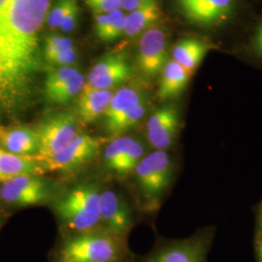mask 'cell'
<instances>
[{"label":"cell","instance_id":"cell-1","mask_svg":"<svg viewBox=\"0 0 262 262\" xmlns=\"http://www.w3.org/2000/svg\"><path fill=\"white\" fill-rule=\"evenodd\" d=\"M52 0H14L0 20V110H19L40 67V33Z\"/></svg>","mask_w":262,"mask_h":262},{"label":"cell","instance_id":"cell-2","mask_svg":"<svg viewBox=\"0 0 262 262\" xmlns=\"http://www.w3.org/2000/svg\"><path fill=\"white\" fill-rule=\"evenodd\" d=\"M122 236L105 229L72 234L56 249L54 262H123Z\"/></svg>","mask_w":262,"mask_h":262},{"label":"cell","instance_id":"cell-3","mask_svg":"<svg viewBox=\"0 0 262 262\" xmlns=\"http://www.w3.org/2000/svg\"><path fill=\"white\" fill-rule=\"evenodd\" d=\"M99 196L98 188L93 185L74 187L56 201V213L74 234L96 230L100 224Z\"/></svg>","mask_w":262,"mask_h":262},{"label":"cell","instance_id":"cell-4","mask_svg":"<svg viewBox=\"0 0 262 262\" xmlns=\"http://www.w3.org/2000/svg\"><path fill=\"white\" fill-rule=\"evenodd\" d=\"M173 162L165 150H155L134 169L141 195L150 208L159 205L173 177Z\"/></svg>","mask_w":262,"mask_h":262},{"label":"cell","instance_id":"cell-5","mask_svg":"<svg viewBox=\"0 0 262 262\" xmlns=\"http://www.w3.org/2000/svg\"><path fill=\"white\" fill-rule=\"evenodd\" d=\"M37 157L40 161L54 158L78 135L76 118L69 113L56 114L42 122L37 129Z\"/></svg>","mask_w":262,"mask_h":262},{"label":"cell","instance_id":"cell-6","mask_svg":"<svg viewBox=\"0 0 262 262\" xmlns=\"http://www.w3.org/2000/svg\"><path fill=\"white\" fill-rule=\"evenodd\" d=\"M184 18L205 29L221 28L234 15L238 0H176Z\"/></svg>","mask_w":262,"mask_h":262},{"label":"cell","instance_id":"cell-7","mask_svg":"<svg viewBox=\"0 0 262 262\" xmlns=\"http://www.w3.org/2000/svg\"><path fill=\"white\" fill-rule=\"evenodd\" d=\"M51 195L50 186L38 175H21L1 184L0 198L17 206L44 203Z\"/></svg>","mask_w":262,"mask_h":262},{"label":"cell","instance_id":"cell-8","mask_svg":"<svg viewBox=\"0 0 262 262\" xmlns=\"http://www.w3.org/2000/svg\"><path fill=\"white\" fill-rule=\"evenodd\" d=\"M104 138L78 134L66 148L54 158L41 161L47 170L67 171L94 159L104 143ZM40 161V160H39Z\"/></svg>","mask_w":262,"mask_h":262},{"label":"cell","instance_id":"cell-9","mask_svg":"<svg viewBox=\"0 0 262 262\" xmlns=\"http://www.w3.org/2000/svg\"><path fill=\"white\" fill-rule=\"evenodd\" d=\"M167 36L160 28H150L140 38L138 66L148 77L158 75L166 63Z\"/></svg>","mask_w":262,"mask_h":262},{"label":"cell","instance_id":"cell-10","mask_svg":"<svg viewBox=\"0 0 262 262\" xmlns=\"http://www.w3.org/2000/svg\"><path fill=\"white\" fill-rule=\"evenodd\" d=\"M130 75V66L123 56H105L91 70L83 92L110 91L116 84L125 82Z\"/></svg>","mask_w":262,"mask_h":262},{"label":"cell","instance_id":"cell-11","mask_svg":"<svg viewBox=\"0 0 262 262\" xmlns=\"http://www.w3.org/2000/svg\"><path fill=\"white\" fill-rule=\"evenodd\" d=\"M180 116L176 108L165 106L151 114L146 126L147 139L156 150L169 149L178 134Z\"/></svg>","mask_w":262,"mask_h":262},{"label":"cell","instance_id":"cell-12","mask_svg":"<svg viewBox=\"0 0 262 262\" xmlns=\"http://www.w3.org/2000/svg\"><path fill=\"white\" fill-rule=\"evenodd\" d=\"M100 223L105 225V230L123 236L131 226L130 212L125 202L117 192L106 189L99 196Z\"/></svg>","mask_w":262,"mask_h":262},{"label":"cell","instance_id":"cell-13","mask_svg":"<svg viewBox=\"0 0 262 262\" xmlns=\"http://www.w3.org/2000/svg\"><path fill=\"white\" fill-rule=\"evenodd\" d=\"M207 240L194 237L171 244L156 253L149 262H204Z\"/></svg>","mask_w":262,"mask_h":262},{"label":"cell","instance_id":"cell-14","mask_svg":"<svg viewBox=\"0 0 262 262\" xmlns=\"http://www.w3.org/2000/svg\"><path fill=\"white\" fill-rule=\"evenodd\" d=\"M46 169L35 157L19 156L0 149V183L21 176L40 175Z\"/></svg>","mask_w":262,"mask_h":262},{"label":"cell","instance_id":"cell-15","mask_svg":"<svg viewBox=\"0 0 262 262\" xmlns=\"http://www.w3.org/2000/svg\"><path fill=\"white\" fill-rule=\"evenodd\" d=\"M0 144L4 150L19 156H29L38 150L36 130L27 126L1 129Z\"/></svg>","mask_w":262,"mask_h":262},{"label":"cell","instance_id":"cell-16","mask_svg":"<svg viewBox=\"0 0 262 262\" xmlns=\"http://www.w3.org/2000/svg\"><path fill=\"white\" fill-rule=\"evenodd\" d=\"M191 74L173 59L166 61L161 70L158 95L161 100L173 98L186 88Z\"/></svg>","mask_w":262,"mask_h":262},{"label":"cell","instance_id":"cell-17","mask_svg":"<svg viewBox=\"0 0 262 262\" xmlns=\"http://www.w3.org/2000/svg\"><path fill=\"white\" fill-rule=\"evenodd\" d=\"M210 49L209 44L195 39L185 38L180 40L172 51V59L192 74Z\"/></svg>","mask_w":262,"mask_h":262},{"label":"cell","instance_id":"cell-18","mask_svg":"<svg viewBox=\"0 0 262 262\" xmlns=\"http://www.w3.org/2000/svg\"><path fill=\"white\" fill-rule=\"evenodd\" d=\"M160 17V10L157 0H145L139 7L132 10L125 16L123 34L135 36L149 29Z\"/></svg>","mask_w":262,"mask_h":262},{"label":"cell","instance_id":"cell-19","mask_svg":"<svg viewBox=\"0 0 262 262\" xmlns=\"http://www.w3.org/2000/svg\"><path fill=\"white\" fill-rule=\"evenodd\" d=\"M142 100H144L143 95L138 90L133 88H122L113 94L108 108L104 114L106 131L111 130L113 126L131 107Z\"/></svg>","mask_w":262,"mask_h":262},{"label":"cell","instance_id":"cell-20","mask_svg":"<svg viewBox=\"0 0 262 262\" xmlns=\"http://www.w3.org/2000/svg\"><path fill=\"white\" fill-rule=\"evenodd\" d=\"M111 91L82 92L78 103V113L84 122H93L106 112L112 98Z\"/></svg>","mask_w":262,"mask_h":262},{"label":"cell","instance_id":"cell-21","mask_svg":"<svg viewBox=\"0 0 262 262\" xmlns=\"http://www.w3.org/2000/svg\"><path fill=\"white\" fill-rule=\"evenodd\" d=\"M125 14L122 9L113 11L109 14L95 15L94 30L100 40L109 42L123 34Z\"/></svg>","mask_w":262,"mask_h":262},{"label":"cell","instance_id":"cell-22","mask_svg":"<svg viewBox=\"0 0 262 262\" xmlns=\"http://www.w3.org/2000/svg\"><path fill=\"white\" fill-rule=\"evenodd\" d=\"M147 109L148 106L145 99L134 105L113 126L112 129L108 132V134H110L111 136H119L123 132L133 128L142 121L147 113Z\"/></svg>","mask_w":262,"mask_h":262},{"label":"cell","instance_id":"cell-23","mask_svg":"<svg viewBox=\"0 0 262 262\" xmlns=\"http://www.w3.org/2000/svg\"><path fill=\"white\" fill-rule=\"evenodd\" d=\"M132 139H133L132 137H128V136L118 137L106 147L105 152H104L105 165L113 173L115 174L118 173V170L120 168L124 154Z\"/></svg>","mask_w":262,"mask_h":262},{"label":"cell","instance_id":"cell-24","mask_svg":"<svg viewBox=\"0 0 262 262\" xmlns=\"http://www.w3.org/2000/svg\"><path fill=\"white\" fill-rule=\"evenodd\" d=\"M79 74V70L74 66H59L56 69H51L48 73L45 82L46 95L48 96L55 93Z\"/></svg>","mask_w":262,"mask_h":262},{"label":"cell","instance_id":"cell-25","mask_svg":"<svg viewBox=\"0 0 262 262\" xmlns=\"http://www.w3.org/2000/svg\"><path fill=\"white\" fill-rule=\"evenodd\" d=\"M85 79L81 73L72 80H70L68 83H66L63 86H61L59 90H57L55 93L48 95L50 101L54 103L63 104L68 102L70 99H72L74 96L81 94L84 90Z\"/></svg>","mask_w":262,"mask_h":262},{"label":"cell","instance_id":"cell-26","mask_svg":"<svg viewBox=\"0 0 262 262\" xmlns=\"http://www.w3.org/2000/svg\"><path fill=\"white\" fill-rule=\"evenodd\" d=\"M144 146L138 139L133 138L127 147L117 175L125 176L134 171L141 159L144 158Z\"/></svg>","mask_w":262,"mask_h":262},{"label":"cell","instance_id":"cell-27","mask_svg":"<svg viewBox=\"0 0 262 262\" xmlns=\"http://www.w3.org/2000/svg\"><path fill=\"white\" fill-rule=\"evenodd\" d=\"M77 3V0H58V2L48 13L46 24L50 28H59L66 15Z\"/></svg>","mask_w":262,"mask_h":262},{"label":"cell","instance_id":"cell-28","mask_svg":"<svg viewBox=\"0 0 262 262\" xmlns=\"http://www.w3.org/2000/svg\"><path fill=\"white\" fill-rule=\"evenodd\" d=\"M74 45L72 41L69 38L58 36V35H51L48 36L45 40V46H44V54L45 57L52 56L57 52L73 49Z\"/></svg>","mask_w":262,"mask_h":262},{"label":"cell","instance_id":"cell-29","mask_svg":"<svg viewBox=\"0 0 262 262\" xmlns=\"http://www.w3.org/2000/svg\"><path fill=\"white\" fill-rule=\"evenodd\" d=\"M84 2L95 15L109 14L121 9V0H84Z\"/></svg>","mask_w":262,"mask_h":262},{"label":"cell","instance_id":"cell-30","mask_svg":"<svg viewBox=\"0 0 262 262\" xmlns=\"http://www.w3.org/2000/svg\"><path fill=\"white\" fill-rule=\"evenodd\" d=\"M78 54L76 52L75 49H68V50H63L60 52H57L56 54L52 56L46 57L48 62L51 64H55L57 66H71L77 60Z\"/></svg>","mask_w":262,"mask_h":262},{"label":"cell","instance_id":"cell-31","mask_svg":"<svg viewBox=\"0 0 262 262\" xmlns=\"http://www.w3.org/2000/svg\"><path fill=\"white\" fill-rule=\"evenodd\" d=\"M78 17H79V6L76 3L75 5L69 11V13L66 16V18L60 24L59 28L62 32L69 33L73 31L77 27L78 24Z\"/></svg>","mask_w":262,"mask_h":262},{"label":"cell","instance_id":"cell-32","mask_svg":"<svg viewBox=\"0 0 262 262\" xmlns=\"http://www.w3.org/2000/svg\"><path fill=\"white\" fill-rule=\"evenodd\" d=\"M253 49L257 55L262 56V21L253 38Z\"/></svg>","mask_w":262,"mask_h":262},{"label":"cell","instance_id":"cell-33","mask_svg":"<svg viewBox=\"0 0 262 262\" xmlns=\"http://www.w3.org/2000/svg\"><path fill=\"white\" fill-rule=\"evenodd\" d=\"M145 0H121V9L122 11L130 12L136 9Z\"/></svg>","mask_w":262,"mask_h":262},{"label":"cell","instance_id":"cell-34","mask_svg":"<svg viewBox=\"0 0 262 262\" xmlns=\"http://www.w3.org/2000/svg\"><path fill=\"white\" fill-rule=\"evenodd\" d=\"M14 0H0V20Z\"/></svg>","mask_w":262,"mask_h":262},{"label":"cell","instance_id":"cell-35","mask_svg":"<svg viewBox=\"0 0 262 262\" xmlns=\"http://www.w3.org/2000/svg\"><path fill=\"white\" fill-rule=\"evenodd\" d=\"M258 257H259V261L262 262V239L258 244Z\"/></svg>","mask_w":262,"mask_h":262},{"label":"cell","instance_id":"cell-36","mask_svg":"<svg viewBox=\"0 0 262 262\" xmlns=\"http://www.w3.org/2000/svg\"><path fill=\"white\" fill-rule=\"evenodd\" d=\"M260 222H261V227H262V209H261V215H260Z\"/></svg>","mask_w":262,"mask_h":262},{"label":"cell","instance_id":"cell-37","mask_svg":"<svg viewBox=\"0 0 262 262\" xmlns=\"http://www.w3.org/2000/svg\"><path fill=\"white\" fill-rule=\"evenodd\" d=\"M1 129H2V128L0 127V137H1Z\"/></svg>","mask_w":262,"mask_h":262}]
</instances>
